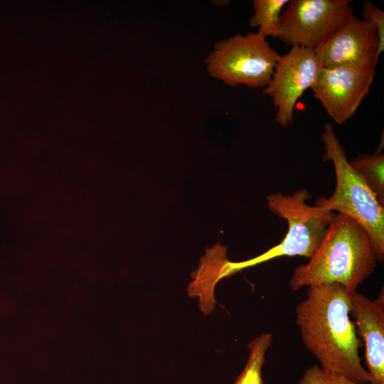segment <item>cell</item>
<instances>
[{
  "label": "cell",
  "mask_w": 384,
  "mask_h": 384,
  "mask_svg": "<svg viewBox=\"0 0 384 384\" xmlns=\"http://www.w3.org/2000/svg\"><path fill=\"white\" fill-rule=\"evenodd\" d=\"M349 294L335 283L309 287L296 307V324L321 368L363 384L370 376L359 356L361 343L351 319Z\"/></svg>",
  "instance_id": "1"
},
{
  "label": "cell",
  "mask_w": 384,
  "mask_h": 384,
  "mask_svg": "<svg viewBox=\"0 0 384 384\" xmlns=\"http://www.w3.org/2000/svg\"><path fill=\"white\" fill-rule=\"evenodd\" d=\"M378 262L366 230L350 217L338 213L314 255L294 270L289 286L297 291L335 283L351 293L373 272Z\"/></svg>",
  "instance_id": "2"
},
{
  "label": "cell",
  "mask_w": 384,
  "mask_h": 384,
  "mask_svg": "<svg viewBox=\"0 0 384 384\" xmlns=\"http://www.w3.org/2000/svg\"><path fill=\"white\" fill-rule=\"evenodd\" d=\"M324 161L333 162L336 188L329 198L319 197L314 206L347 215L361 225L373 242L378 262L384 260V206L362 177L350 165L331 123L321 134Z\"/></svg>",
  "instance_id": "3"
},
{
  "label": "cell",
  "mask_w": 384,
  "mask_h": 384,
  "mask_svg": "<svg viewBox=\"0 0 384 384\" xmlns=\"http://www.w3.org/2000/svg\"><path fill=\"white\" fill-rule=\"evenodd\" d=\"M310 198L309 192L305 188L297 191L292 195L275 193L267 196L266 199L270 210L287 222V234L280 243L256 257L240 262H229L228 275L282 256H301L310 259L336 215L324 207L308 205L306 201Z\"/></svg>",
  "instance_id": "4"
},
{
  "label": "cell",
  "mask_w": 384,
  "mask_h": 384,
  "mask_svg": "<svg viewBox=\"0 0 384 384\" xmlns=\"http://www.w3.org/2000/svg\"><path fill=\"white\" fill-rule=\"evenodd\" d=\"M280 55L257 33L235 35L217 43L206 60L210 76L230 87H265Z\"/></svg>",
  "instance_id": "5"
},
{
  "label": "cell",
  "mask_w": 384,
  "mask_h": 384,
  "mask_svg": "<svg viewBox=\"0 0 384 384\" xmlns=\"http://www.w3.org/2000/svg\"><path fill=\"white\" fill-rule=\"evenodd\" d=\"M350 0H291L280 16L278 38L291 46L314 50L353 13Z\"/></svg>",
  "instance_id": "6"
},
{
  "label": "cell",
  "mask_w": 384,
  "mask_h": 384,
  "mask_svg": "<svg viewBox=\"0 0 384 384\" xmlns=\"http://www.w3.org/2000/svg\"><path fill=\"white\" fill-rule=\"evenodd\" d=\"M321 68L375 70L379 62L377 28L351 14L316 48Z\"/></svg>",
  "instance_id": "7"
},
{
  "label": "cell",
  "mask_w": 384,
  "mask_h": 384,
  "mask_svg": "<svg viewBox=\"0 0 384 384\" xmlns=\"http://www.w3.org/2000/svg\"><path fill=\"white\" fill-rule=\"evenodd\" d=\"M321 68L310 48L292 46L287 53L280 55L271 80L263 90L277 109V124L286 127L292 123L297 102L306 90L312 88Z\"/></svg>",
  "instance_id": "8"
},
{
  "label": "cell",
  "mask_w": 384,
  "mask_h": 384,
  "mask_svg": "<svg viewBox=\"0 0 384 384\" xmlns=\"http://www.w3.org/2000/svg\"><path fill=\"white\" fill-rule=\"evenodd\" d=\"M375 70L321 68L312 87L315 98L338 124L351 118L368 93Z\"/></svg>",
  "instance_id": "9"
},
{
  "label": "cell",
  "mask_w": 384,
  "mask_h": 384,
  "mask_svg": "<svg viewBox=\"0 0 384 384\" xmlns=\"http://www.w3.org/2000/svg\"><path fill=\"white\" fill-rule=\"evenodd\" d=\"M351 315L364 342L370 384H384V291L375 299L356 292L349 294Z\"/></svg>",
  "instance_id": "10"
},
{
  "label": "cell",
  "mask_w": 384,
  "mask_h": 384,
  "mask_svg": "<svg viewBox=\"0 0 384 384\" xmlns=\"http://www.w3.org/2000/svg\"><path fill=\"white\" fill-rule=\"evenodd\" d=\"M381 146L373 154H361L349 161L384 206V155Z\"/></svg>",
  "instance_id": "11"
},
{
  "label": "cell",
  "mask_w": 384,
  "mask_h": 384,
  "mask_svg": "<svg viewBox=\"0 0 384 384\" xmlns=\"http://www.w3.org/2000/svg\"><path fill=\"white\" fill-rule=\"evenodd\" d=\"M289 0H255L254 14L249 20L252 27H258V33L264 37L279 38L282 9Z\"/></svg>",
  "instance_id": "12"
},
{
  "label": "cell",
  "mask_w": 384,
  "mask_h": 384,
  "mask_svg": "<svg viewBox=\"0 0 384 384\" xmlns=\"http://www.w3.org/2000/svg\"><path fill=\"white\" fill-rule=\"evenodd\" d=\"M272 341V334L262 333L247 344V361L233 384H263L262 368Z\"/></svg>",
  "instance_id": "13"
},
{
  "label": "cell",
  "mask_w": 384,
  "mask_h": 384,
  "mask_svg": "<svg viewBox=\"0 0 384 384\" xmlns=\"http://www.w3.org/2000/svg\"><path fill=\"white\" fill-rule=\"evenodd\" d=\"M297 384H359L343 376L328 372L317 365L308 368Z\"/></svg>",
  "instance_id": "14"
},
{
  "label": "cell",
  "mask_w": 384,
  "mask_h": 384,
  "mask_svg": "<svg viewBox=\"0 0 384 384\" xmlns=\"http://www.w3.org/2000/svg\"><path fill=\"white\" fill-rule=\"evenodd\" d=\"M364 21L373 24L378 30V51L380 55L384 50V13L372 1H366L363 4Z\"/></svg>",
  "instance_id": "15"
}]
</instances>
